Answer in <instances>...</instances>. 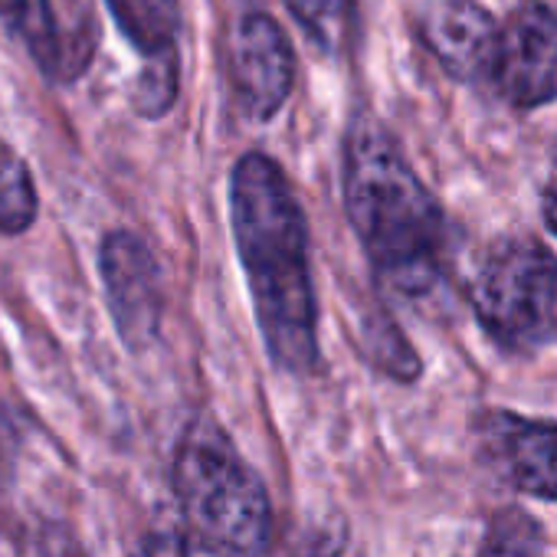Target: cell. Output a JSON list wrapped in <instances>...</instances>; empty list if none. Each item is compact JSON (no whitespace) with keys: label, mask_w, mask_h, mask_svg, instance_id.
I'll use <instances>...</instances> for the list:
<instances>
[{"label":"cell","mask_w":557,"mask_h":557,"mask_svg":"<svg viewBox=\"0 0 557 557\" xmlns=\"http://www.w3.org/2000/svg\"><path fill=\"white\" fill-rule=\"evenodd\" d=\"M230 226L269 361L296 377L322 364L309 223L275 158L243 154L230 171Z\"/></svg>","instance_id":"6da1fadb"},{"label":"cell","mask_w":557,"mask_h":557,"mask_svg":"<svg viewBox=\"0 0 557 557\" xmlns=\"http://www.w3.org/2000/svg\"><path fill=\"white\" fill-rule=\"evenodd\" d=\"M342 184L377 286L400 299L430 296L443 275L446 223L436 197L374 115H355L348 125Z\"/></svg>","instance_id":"7a4b0ae2"},{"label":"cell","mask_w":557,"mask_h":557,"mask_svg":"<svg viewBox=\"0 0 557 557\" xmlns=\"http://www.w3.org/2000/svg\"><path fill=\"white\" fill-rule=\"evenodd\" d=\"M184 537L210 557H265L272 505L262 475L213 417H194L171 459Z\"/></svg>","instance_id":"3957f363"},{"label":"cell","mask_w":557,"mask_h":557,"mask_svg":"<svg viewBox=\"0 0 557 557\" xmlns=\"http://www.w3.org/2000/svg\"><path fill=\"white\" fill-rule=\"evenodd\" d=\"M469 302L505 351L531 355L557 345V256L528 236L492 243L475 265Z\"/></svg>","instance_id":"277c9868"},{"label":"cell","mask_w":557,"mask_h":557,"mask_svg":"<svg viewBox=\"0 0 557 557\" xmlns=\"http://www.w3.org/2000/svg\"><path fill=\"white\" fill-rule=\"evenodd\" d=\"M482 86L518 112L557 102V11L550 4L521 0L498 24Z\"/></svg>","instance_id":"5b68a950"},{"label":"cell","mask_w":557,"mask_h":557,"mask_svg":"<svg viewBox=\"0 0 557 557\" xmlns=\"http://www.w3.org/2000/svg\"><path fill=\"white\" fill-rule=\"evenodd\" d=\"M99 272L109 315L128 351H148L161 335L164 293L161 265L148 243L128 230H115L99 246Z\"/></svg>","instance_id":"8992f818"},{"label":"cell","mask_w":557,"mask_h":557,"mask_svg":"<svg viewBox=\"0 0 557 557\" xmlns=\"http://www.w3.org/2000/svg\"><path fill=\"white\" fill-rule=\"evenodd\" d=\"M122 37L141 53L132 106L141 119H161L181 92V8L177 0H109Z\"/></svg>","instance_id":"52a82bcc"},{"label":"cell","mask_w":557,"mask_h":557,"mask_svg":"<svg viewBox=\"0 0 557 557\" xmlns=\"http://www.w3.org/2000/svg\"><path fill=\"white\" fill-rule=\"evenodd\" d=\"M296 86V53L269 14H246L233 34V89L252 122L283 112Z\"/></svg>","instance_id":"ba28073f"},{"label":"cell","mask_w":557,"mask_h":557,"mask_svg":"<svg viewBox=\"0 0 557 557\" xmlns=\"http://www.w3.org/2000/svg\"><path fill=\"white\" fill-rule=\"evenodd\" d=\"M482 443L492 466L518 492L557 502V423L528 420L508 410H488L482 420Z\"/></svg>","instance_id":"9c48e42d"},{"label":"cell","mask_w":557,"mask_h":557,"mask_svg":"<svg viewBox=\"0 0 557 557\" xmlns=\"http://www.w3.org/2000/svg\"><path fill=\"white\" fill-rule=\"evenodd\" d=\"M495 37L498 21L479 0H426L420 11V40L456 83H485Z\"/></svg>","instance_id":"30bf717a"},{"label":"cell","mask_w":557,"mask_h":557,"mask_svg":"<svg viewBox=\"0 0 557 557\" xmlns=\"http://www.w3.org/2000/svg\"><path fill=\"white\" fill-rule=\"evenodd\" d=\"M0 21L24 44L44 76H76L50 0H0Z\"/></svg>","instance_id":"8fae6325"},{"label":"cell","mask_w":557,"mask_h":557,"mask_svg":"<svg viewBox=\"0 0 557 557\" xmlns=\"http://www.w3.org/2000/svg\"><path fill=\"white\" fill-rule=\"evenodd\" d=\"M40 210L37 184L27 161L0 141V236H21L34 226Z\"/></svg>","instance_id":"7c38bea8"},{"label":"cell","mask_w":557,"mask_h":557,"mask_svg":"<svg viewBox=\"0 0 557 557\" xmlns=\"http://www.w3.org/2000/svg\"><path fill=\"white\" fill-rule=\"evenodd\" d=\"M361 348L381 374H387L400 384L417 381L423 371L417 351L410 348V342L404 338L397 322H391L387 312H371L361 319Z\"/></svg>","instance_id":"4fadbf2b"},{"label":"cell","mask_w":557,"mask_h":557,"mask_svg":"<svg viewBox=\"0 0 557 557\" xmlns=\"http://www.w3.org/2000/svg\"><path fill=\"white\" fill-rule=\"evenodd\" d=\"M544 554V531L541 524L521 508H502L482 537L479 557H541Z\"/></svg>","instance_id":"5bb4252c"},{"label":"cell","mask_w":557,"mask_h":557,"mask_svg":"<svg viewBox=\"0 0 557 557\" xmlns=\"http://www.w3.org/2000/svg\"><path fill=\"white\" fill-rule=\"evenodd\" d=\"M289 14L306 30V37L335 53L351 27V0H286Z\"/></svg>","instance_id":"9a60e30c"},{"label":"cell","mask_w":557,"mask_h":557,"mask_svg":"<svg viewBox=\"0 0 557 557\" xmlns=\"http://www.w3.org/2000/svg\"><path fill=\"white\" fill-rule=\"evenodd\" d=\"M128 557H190V544L177 531H154Z\"/></svg>","instance_id":"2e32d148"},{"label":"cell","mask_w":557,"mask_h":557,"mask_svg":"<svg viewBox=\"0 0 557 557\" xmlns=\"http://www.w3.org/2000/svg\"><path fill=\"white\" fill-rule=\"evenodd\" d=\"M541 213H544V223L547 230L557 236V154L550 161V171L544 177V187H541Z\"/></svg>","instance_id":"e0dca14e"}]
</instances>
